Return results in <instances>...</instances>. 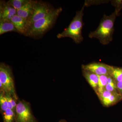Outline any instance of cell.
Here are the masks:
<instances>
[{
	"label": "cell",
	"mask_w": 122,
	"mask_h": 122,
	"mask_svg": "<svg viewBox=\"0 0 122 122\" xmlns=\"http://www.w3.org/2000/svg\"><path fill=\"white\" fill-rule=\"evenodd\" d=\"M122 9V7L116 8L111 15L109 16L104 15L97 28L90 33L89 37L97 38L102 45H105L109 44L113 40L116 18Z\"/></svg>",
	"instance_id": "obj_1"
},
{
	"label": "cell",
	"mask_w": 122,
	"mask_h": 122,
	"mask_svg": "<svg viewBox=\"0 0 122 122\" xmlns=\"http://www.w3.org/2000/svg\"><path fill=\"white\" fill-rule=\"evenodd\" d=\"M62 11V9L61 7L55 9L45 17L38 20L31 25L25 35L35 37L43 35L53 25Z\"/></svg>",
	"instance_id": "obj_2"
},
{
	"label": "cell",
	"mask_w": 122,
	"mask_h": 122,
	"mask_svg": "<svg viewBox=\"0 0 122 122\" xmlns=\"http://www.w3.org/2000/svg\"><path fill=\"white\" fill-rule=\"evenodd\" d=\"M85 5L80 11L76 12L75 16L69 25L63 32L58 34V38L69 37L72 38L76 44H79L83 41L82 30L83 26V17Z\"/></svg>",
	"instance_id": "obj_3"
},
{
	"label": "cell",
	"mask_w": 122,
	"mask_h": 122,
	"mask_svg": "<svg viewBox=\"0 0 122 122\" xmlns=\"http://www.w3.org/2000/svg\"><path fill=\"white\" fill-rule=\"evenodd\" d=\"M0 91L9 94L14 99H17L12 70L9 66L2 62L0 64Z\"/></svg>",
	"instance_id": "obj_4"
},
{
	"label": "cell",
	"mask_w": 122,
	"mask_h": 122,
	"mask_svg": "<svg viewBox=\"0 0 122 122\" xmlns=\"http://www.w3.org/2000/svg\"><path fill=\"white\" fill-rule=\"evenodd\" d=\"M54 9L48 3L42 1H37L32 13L27 20V30L34 22L45 17L52 12Z\"/></svg>",
	"instance_id": "obj_5"
},
{
	"label": "cell",
	"mask_w": 122,
	"mask_h": 122,
	"mask_svg": "<svg viewBox=\"0 0 122 122\" xmlns=\"http://www.w3.org/2000/svg\"><path fill=\"white\" fill-rule=\"evenodd\" d=\"M16 122H37L31 111L29 103L22 100L17 104L15 108Z\"/></svg>",
	"instance_id": "obj_6"
},
{
	"label": "cell",
	"mask_w": 122,
	"mask_h": 122,
	"mask_svg": "<svg viewBox=\"0 0 122 122\" xmlns=\"http://www.w3.org/2000/svg\"><path fill=\"white\" fill-rule=\"evenodd\" d=\"M82 69L87 71L98 75H110L111 66L104 63L94 62L86 65H83Z\"/></svg>",
	"instance_id": "obj_7"
},
{
	"label": "cell",
	"mask_w": 122,
	"mask_h": 122,
	"mask_svg": "<svg viewBox=\"0 0 122 122\" xmlns=\"http://www.w3.org/2000/svg\"><path fill=\"white\" fill-rule=\"evenodd\" d=\"M103 104L106 106L114 105L122 100V96L118 92H112L104 90L99 94Z\"/></svg>",
	"instance_id": "obj_8"
},
{
	"label": "cell",
	"mask_w": 122,
	"mask_h": 122,
	"mask_svg": "<svg viewBox=\"0 0 122 122\" xmlns=\"http://www.w3.org/2000/svg\"><path fill=\"white\" fill-rule=\"evenodd\" d=\"M17 14L16 10L9 5L5 1H0V21H10Z\"/></svg>",
	"instance_id": "obj_9"
},
{
	"label": "cell",
	"mask_w": 122,
	"mask_h": 122,
	"mask_svg": "<svg viewBox=\"0 0 122 122\" xmlns=\"http://www.w3.org/2000/svg\"><path fill=\"white\" fill-rule=\"evenodd\" d=\"M37 1L29 0L26 5L17 11V14L27 21L32 13Z\"/></svg>",
	"instance_id": "obj_10"
},
{
	"label": "cell",
	"mask_w": 122,
	"mask_h": 122,
	"mask_svg": "<svg viewBox=\"0 0 122 122\" xmlns=\"http://www.w3.org/2000/svg\"><path fill=\"white\" fill-rule=\"evenodd\" d=\"M11 22L13 24L17 32L25 35L27 31V20L16 14L11 18Z\"/></svg>",
	"instance_id": "obj_11"
},
{
	"label": "cell",
	"mask_w": 122,
	"mask_h": 122,
	"mask_svg": "<svg viewBox=\"0 0 122 122\" xmlns=\"http://www.w3.org/2000/svg\"><path fill=\"white\" fill-rule=\"evenodd\" d=\"M83 74L88 83L94 89L97 88L98 86V75L90 71L83 70Z\"/></svg>",
	"instance_id": "obj_12"
},
{
	"label": "cell",
	"mask_w": 122,
	"mask_h": 122,
	"mask_svg": "<svg viewBox=\"0 0 122 122\" xmlns=\"http://www.w3.org/2000/svg\"><path fill=\"white\" fill-rule=\"evenodd\" d=\"M11 32H18L16 29L11 21H0V35Z\"/></svg>",
	"instance_id": "obj_13"
},
{
	"label": "cell",
	"mask_w": 122,
	"mask_h": 122,
	"mask_svg": "<svg viewBox=\"0 0 122 122\" xmlns=\"http://www.w3.org/2000/svg\"><path fill=\"white\" fill-rule=\"evenodd\" d=\"M2 113L4 122H16V114L13 110L8 108Z\"/></svg>",
	"instance_id": "obj_14"
},
{
	"label": "cell",
	"mask_w": 122,
	"mask_h": 122,
	"mask_svg": "<svg viewBox=\"0 0 122 122\" xmlns=\"http://www.w3.org/2000/svg\"><path fill=\"white\" fill-rule=\"evenodd\" d=\"M111 76L116 83L122 81V68L111 66Z\"/></svg>",
	"instance_id": "obj_15"
},
{
	"label": "cell",
	"mask_w": 122,
	"mask_h": 122,
	"mask_svg": "<svg viewBox=\"0 0 122 122\" xmlns=\"http://www.w3.org/2000/svg\"><path fill=\"white\" fill-rule=\"evenodd\" d=\"M29 0H9L7 3L17 11L26 5Z\"/></svg>",
	"instance_id": "obj_16"
},
{
	"label": "cell",
	"mask_w": 122,
	"mask_h": 122,
	"mask_svg": "<svg viewBox=\"0 0 122 122\" xmlns=\"http://www.w3.org/2000/svg\"><path fill=\"white\" fill-rule=\"evenodd\" d=\"M108 76L107 75L98 76V86L97 89L98 94L102 93L105 90V87L107 84Z\"/></svg>",
	"instance_id": "obj_17"
},
{
	"label": "cell",
	"mask_w": 122,
	"mask_h": 122,
	"mask_svg": "<svg viewBox=\"0 0 122 122\" xmlns=\"http://www.w3.org/2000/svg\"><path fill=\"white\" fill-rule=\"evenodd\" d=\"M0 106L1 110L2 113L8 109V104L5 93L4 92L0 91Z\"/></svg>",
	"instance_id": "obj_18"
},
{
	"label": "cell",
	"mask_w": 122,
	"mask_h": 122,
	"mask_svg": "<svg viewBox=\"0 0 122 122\" xmlns=\"http://www.w3.org/2000/svg\"><path fill=\"white\" fill-rule=\"evenodd\" d=\"M5 94L8 101L9 109H12L14 111V110H15L17 104H16L14 99H13V98L9 94L5 93Z\"/></svg>",
	"instance_id": "obj_19"
},
{
	"label": "cell",
	"mask_w": 122,
	"mask_h": 122,
	"mask_svg": "<svg viewBox=\"0 0 122 122\" xmlns=\"http://www.w3.org/2000/svg\"><path fill=\"white\" fill-rule=\"evenodd\" d=\"M105 90L110 92H118L116 85H112L107 83L105 87Z\"/></svg>",
	"instance_id": "obj_20"
},
{
	"label": "cell",
	"mask_w": 122,
	"mask_h": 122,
	"mask_svg": "<svg viewBox=\"0 0 122 122\" xmlns=\"http://www.w3.org/2000/svg\"><path fill=\"white\" fill-rule=\"evenodd\" d=\"M116 86L118 93L122 98V81L116 83Z\"/></svg>",
	"instance_id": "obj_21"
},
{
	"label": "cell",
	"mask_w": 122,
	"mask_h": 122,
	"mask_svg": "<svg viewBox=\"0 0 122 122\" xmlns=\"http://www.w3.org/2000/svg\"><path fill=\"white\" fill-rule=\"evenodd\" d=\"M59 122H67V121H66L65 119H61V120H60V121H59Z\"/></svg>",
	"instance_id": "obj_22"
}]
</instances>
